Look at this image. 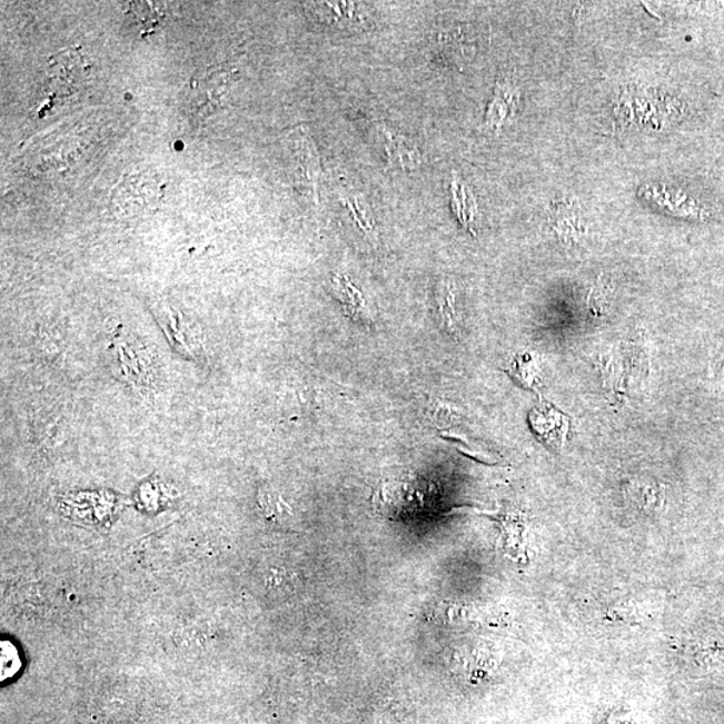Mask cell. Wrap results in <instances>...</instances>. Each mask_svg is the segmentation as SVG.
I'll use <instances>...</instances> for the list:
<instances>
[{"label": "cell", "instance_id": "cell-1", "mask_svg": "<svg viewBox=\"0 0 724 724\" xmlns=\"http://www.w3.org/2000/svg\"><path fill=\"white\" fill-rule=\"evenodd\" d=\"M166 185L152 171H132L122 176L112 192L115 211L127 219H141L159 210Z\"/></svg>", "mask_w": 724, "mask_h": 724}, {"label": "cell", "instance_id": "cell-2", "mask_svg": "<svg viewBox=\"0 0 724 724\" xmlns=\"http://www.w3.org/2000/svg\"><path fill=\"white\" fill-rule=\"evenodd\" d=\"M235 82V70L217 65L207 68L194 78L191 96H189V112L195 122H204L224 103Z\"/></svg>", "mask_w": 724, "mask_h": 724}, {"label": "cell", "instance_id": "cell-3", "mask_svg": "<svg viewBox=\"0 0 724 724\" xmlns=\"http://www.w3.org/2000/svg\"><path fill=\"white\" fill-rule=\"evenodd\" d=\"M374 506L378 514L389 519H397L413 514L423 504L419 488L414 482H385L374 495Z\"/></svg>", "mask_w": 724, "mask_h": 724}, {"label": "cell", "instance_id": "cell-4", "mask_svg": "<svg viewBox=\"0 0 724 724\" xmlns=\"http://www.w3.org/2000/svg\"><path fill=\"white\" fill-rule=\"evenodd\" d=\"M305 9L317 22L337 30H360L369 18L365 4L355 2L305 3Z\"/></svg>", "mask_w": 724, "mask_h": 724}, {"label": "cell", "instance_id": "cell-5", "mask_svg": "<svg viewBox=\"0 0 724 724\" xmlns=\"http://www.w3.org/2000/svg\"><path fill=\"white\" fill-rule=\"evenodd\" d=\"M534 434L553 449H563L569 433V419L549 404L534 408L528 416Z\"/></svg>", "mask_w": 724, "mask_h": 724}, {"label": "cell", "instance_id": "cell-6", "mask_svg": "<svg viewBox=\"0 0 724 724\" xmlns=\"http://www.w3.org/2000/svg\"><path fill=\"white\" fill-rule=\"evenodd\" d=\"M625 495L632 505L645 513L662 510L665 500L664 486L655 482L631 480L625 487Z\"/></svg>", "mask_w": 724, "mask_h": 724}, {"label": "cell", "instance_id": "cell-7", "mask_svg": "<svg viewBox=\"0 0 724 724\" xmlns=\"http://www.w3.org/2000/svg\"><path fill=\"white\" fill-rule=\"evenodd\" d=\"M438 316L443 328L448 333H458L460 328V318L456 309V296L449 284H443L438 290Z\"/></svg>", "mask_w": 724, "mask_h": 724}, {"label": "cell", "instance_id": "cell-8", "mask_svg": "<svg viewBox=\"0 0 724 724\" xmlns=\"http://www.w3.org/2000/svg\"><path fill=\"white\" fill-rule=\"evenodd\" d=\"M128 14L132 16L137 24H141L143 32L148 34L165 21V12L158 6L149 2H135L129 4Z\"/></svg>", "mask_w": 724, "mask_h": 724}, {"label": "cell", "instance_id": "cell-9", "mask_svg": "<svg viewBox=\"0 0 724 724\" xmlns=\"http://www.w3.org/2000/svg\"><path fill=\"white\" fill-rule=\"evenodd\" d=\"M510 375L524 387L536 389L538 384V364L530 355H520L514 358Z\"/></svg>", "mask_w": 724, "mask_h": 724}, {"label": "cell", "instance_id": "cell-10", "mask_svg": "<svg viewBox=\"0 0 724 724\" xmlns=\"http://www.w3.org/2000/svg\"><path fill=\"white\" fill-rule=\"evenodd\" d=\"M337 295L341 299L345 309H349V315L356 318H364L367 316V305H365L363 296L358 292L354 285L349 284L348 279H337Z\"/></svg>", "mask_w": 724, "mask_h": 724}, {"label": "cell", "instance_id": "cell-11", "mask_svg": "<svg viewBox=\"0 0 724 724\" xmlns=\"http://www.w3.org/2000/svg\"><path fill=\"white\" fill-rule=\"evenodd\" d=\"M598 370L602 371V378L605 387H608L612 393H618L619 378H622V364L615 351H605L597 358Z\"/></svg>", "mask_w": 724, "mask_h": 724}, {"label": "cell", "instance_id": "cell-12", "mask_svg": "<svg viewBox=\"0 0 724 724\" xmlns=\"http://www.w3.org/2000/svg\"><path fill=\"white\" fill-rule=\"evenodd\" d=\"M259 504L267 517H284L285 514L290 513L289 506H287L284 499L280 498V495L272 492L271 488H265V490L259 493Z\"/></svg>", "mask_w": 724, "mask_h": 724}, {"label": "cell", "instance_id": "cell-13", "mask_svg": "<svg viewBox=\"0 0 724 724\" xmlns=\"http://www.w3.org/2000/svg\"><path fill=\"white\" fill-rule=\"evenodd\" d=\"M21 667V662L10 644H2V680L16 674V671Z\"/></svg>", "mask_w": 724, "mask_h": 724}, {"label": "cell", "instance_id": "cell-14", "mask_svg": "<svg viewBox=\"0 0 724 724\" xmlns=\"http://www.w3.org/2000/svg\"><path fill=\"white\" fill-rule=\"evenodd\" d=\"M644 348L643 343L635 344L634 347H631L628 360L631 370H636V374H643L645 367L648 365V351Z\"/></svg>", "mask_w": 724, "mask_h": 724}, {"label": "cell", "instance_id": "cell-15", "mask_svg": "<svg viewBox=\"0 0 724 724\" xmlns=\"http://www.w3.org/2000/svg\"><path fill=\"white\" fill-rule=\"evenodd\" d=\"M605 299V287L602 282H599L595 286V289L592 290L589 297V310L593 313V315H602L604 310Z\"/></svg>", "mask_w": 724, "mask_h": 724}, {"label": "cell", "instance_id": "cell-16", "mask_svg": "<svg viewBox=\"0 0 724 724\" xmlns=\"http://www.w3.org/2000/svg\"><path fill=\"white\" fill-rule=\"evenodd\" d=\"M710 370L714 375L724 374V343L716 350L713 360H711Z\"/></svg>", "mask_w": 724, "mask_h": 724}]
</instances>
